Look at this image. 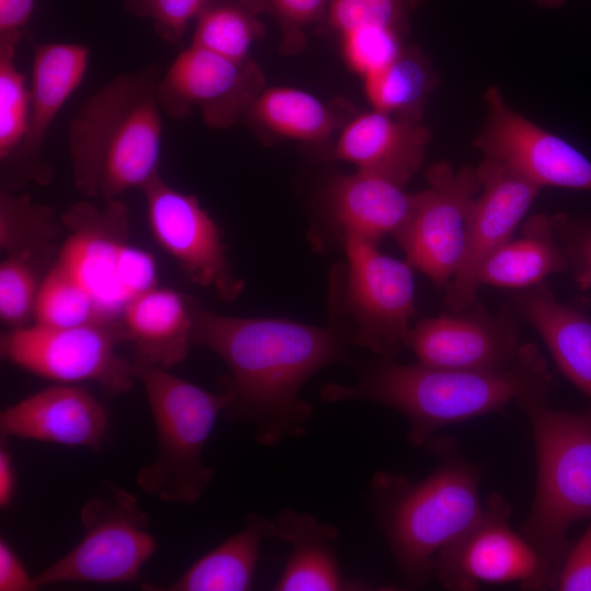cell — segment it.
Instances as JSON below:
<instances>
[{
	"label": "cell",
	"instance_id": "6da1fadb",
	"mask_svg": "<svg viewBox=\"0 0 591 591\" xmlns=\"http://www.w3.org/2000/svg\"><path fill=\"white\" fill-rule=\"evenodd\" d=\"M192 341L219 356L230 371V419L251 427L258 443L303 438L313 408L299 396L321 369L351 361L347 331L283 318L213 313L190 299Z\"/></svg>",
	"mask_w": 591,
	"mask_h": 591
},
{
	"label": "cell",
	"instance_id": "7a4b0ae2",
	"mask_svg": "<svg viewBox=\"0 0 591 591\" xmlns=\"http://www.w3.org/2000/svg\"><path fill=\"white\" fill-rule=\"evenodd\" d=\"M548 363L533 343L522 345L517 360L493 371L443 369L379 357L349 385L321 389L327 403L361 401L386 406L408 422L407 440L425 445L438 430L498 412L523 397L547 398L554 386Z\"/></svg>",
	"mask_w": 591,
	"mask_h": 591
},
{
	"label": "cell",
	"instance_id": "3957f363",
	"mask_svg": "<svg viewBox=\"0 0 591 591\" xmlns=\"http://www.w3.org/2000/svg\"><path fill=\"white\" fill-rule=\"evenodd\" d=\"M155 66L124 72L100 86L67 130L73 184L88 198L111 200L159 173L163 120Z\"/></svg>",
	"mask_w": 591,
	"mask_h": 591
},
{
	"label": "cell",
	"instance_id": "277c9868",
	"mask_svg": "<svg viewBox=\"0 0 591 591\" xmlns=\"http://www.w3.org/2000/svg\"><path fill=\"white\" fill-rule=\"evenodd\" d=\"M425 445L437 467L424 479L381 471L369 484V503L404 582L424 587L432 577L438 553L480 515L482 470L467 461L451 439L432 437Z\"/></svg>",
	"mask_w": 591,
	"mask_h": 591
},
{
	"label": "cell",
	"instance_id": "5b68a950",
	"mask_svg": "<svg viewBox=\"0 0 591 591\" xmlns=\"http://www.w3.org/2000/svg\"><path fill=\"white\" fill-rule=\"evenodd\" d=\"M536 455V487L520 534L538 556L542 590H555L569 548L568 529L591 518V403L581 412L552 408L545 399L523 397Z\"/></svg>",
	"mask_w": 591,
	"mask_h": 591
},
{
	"label": "cell",
	"instance_id": "8992f818",
	"mask_svg": "<svg viewBox=\"0 0 591 591\" xmlns=\"http://www.w3.org/2000/svg\"><path fill=\"white\" fill-rule=\"evenodd\" d=\"M134 372L143 384L157 431L155 459L138 471L136 484L165 502L196 503L215 477L202 452L231 396L138 361Z\"/></svg>",
	"mask_w": 591,
	"mask_h": 591
},
{
	"label": "cell",
	"instance_id": "52a82bcc",
	"mask_svg": "<svg viewBox=\"0 0 591 591\" xmlns=\"http://www.w3.org/2000/svg\"><path fill=\"white\" fill-rule=\"evenodd\" d=\"M80 520L82 538L34 576L38 588L59 582H131L158 548L150 518L136 497L111 483L85 502Z\"/></svg>",
	"mask_w": 591,
	"mask_h": 591
},
{
	"label": "cell",
	"instance_id": "ba28073f",
	"mask_svg": "<svg viewBox=\"0 0 591 591\" xmlns=\"http://www.w3.org/2000/svg\"><path fill=\"white\" fill-rule=\"evenodd\" d=\"M124 340L120 327L88 324L54 327L32 324L1 335V356L35 375L62 384L93 382L108 395L127 393L134 383V362L116 351Z\"/></svg>",
	"mask_w": 591,
	"mask_h": 591
},
{
	"label": "cell",
	"instance_id": "9c48e42d",
	"mask_svg": "<svg viewBox=\"0 0 591 591\" xmlns=\"http://www.w3.org/2000/svg\"><path fill=\"white\" fill-rule=\"evenodd\" d=\"M413 211L393 235L406 262L438 288L451 283L465 254L468 219L480 190L476 166L454 169L441 161L426 171Z\"/></svg>",
	"mask_w": 591,
	"mask_h": 591
},
{
	"label": "cell",
	"instance_id": "30bf717a",
	"mask_svg": "<svg viewBox=\"0 0 591 591\" xmlns=\"http://www.w3.org/2000/svg\"><path fill=\"white\" fill-rule=\"evenodd\" d=\"M347 257L344 305L352 345L396 357L416 314L413 267L357 236H343Z\"/></svg>",
	"mask_w": 591,
	"mask_h": 591
},
{
	"label": "cell",
	"instance_id": "8fae6325",
	"mask_svg": "<svg viewBox=\"0 0 591 591\" xmlns=\"http://www.w3.org/2000/svg\"><path fill=\"white\" fill-rule=\"evenodd\" d=\"M511 507L493 495L478 519L443 547L434 560L433 577L454 591H472L482 584L519 582L542 590L537 554L510 525Z\"/></svg>",
	"mask_w": 591,
	"mask_h": 591
},
{
	"label": "cell",
	"instance_id": "7c38bea8",
	"mask_svg": "<svg viewBox=\"0 0 591 591\" xmlns=\"http://www.w3.org/2000/svg\"><path fill=\"white\" fill-rule=\"evenodd\" d=\"M263 90V73L251 58L234 60L189 44L160 77L157 93L169 117L198 111L209 128L225 129L246 116Z\"/></svg>",
	"mask_w": 591,
	"mask_h": 591
},
{
	"label": "cell",
	"instance_id": "4fadbf2b",
	"mask_svg": "<svg viewBox=\"0 0 591 591\" xmlns=\"http://www.w3.org/2000/svg\"><path fill=\"white\" fill-rule=\"evenodd\" d=\"M140 190L158 245L194 283L212 288L223 301L236 299L244 282L233 274L221 231L198 198L174 188L159 173Z\"/></svg>",
	"mask_w": 591,
	"mask_h": 591
},
{
	"label": "cell",
	"instance_id": "5bb4252c",
	"mask_svg": "<svg viewBox=\"0 0 591 591\" xmlns=\"http://www.w3.org/2000/svg\"><path fill=\"white\" fill-rule=\"evenodd\" d=\"M61 221L68 235L56 260L88 291L104 322L120 327L132 300L123 281V260L131 245L127 206L118 198L103 207L84 200L72 205Z\"/></svg>",
	"mask_w": 591,
	"mask_h": 591
},
{
	"label": "cell",
	"instance_id": "9a60e30c",
	"mask_svg": "<svg viewBox=\"0 0 591 591\" xmlns=\"http://www.w3.org/2000/svg\"><path fill=\"white\" fill-rule=\"evenodd\" d=\"M486 119L474 141L484 158L499 161L540 187L591 192V160L561 137L513 109L497 86L484 96Z\"/></svg>",
	"mask_w": 591,
	"mask_h": 591
},
{
	"label": "cell",
	"instance_id": "2e32d148",
	"mask_svg": "<svg viewBox=\"0 0 591 591\" xmlns=\"http://www.w3.org/2000/svg\"><path fill=\"white\" fill-rule=\"evenodd\" d=\"M519 315L510 303L496 314L477 302L412 325L404 347L425 366L493 371L511 366L520 355Z\"/></svg>",
	"mask_w": 591,
	"mask_h": 591
},
{
	"label": "cell",
	"instance_id": "e0dca14e",
	"mask_svg": "<svg viewBox=\"0 0 591 591\" xmlns=\"http://www.w3.org/2000/svg\"><path fill=\"white\" fill-rule=\"evenodd\" d=\"M480 190L468 219L463 260L445 291V308L450 312L466 309L477 302L476 277L484 260L513 237L542 187L506 164L484 158L476 165Z\"/></svg>",
	"mask_w": 591,
	"mask_h": 591
},
{
	"label": "cell",
	"instance_id": "ac0fdd59",
	"mask_svg": "<svg viewBox=\"0 0 591 591\" xmlns=\"http://www.w3.org/2000/svg\"><path fill=\"white\" fill-rule=\"evenodd\" d=\"M90 49L78 43L51 42L34 47L30 83L31 101L23 139L4 165L11 190L26 182L46 185L53 170L43 147L56 116L84 79Z\"/></svg>",
	"mask_w": 591,
	"mask_h": 591
},
{
	"label": "cell",
	"instance_id": "d6986e66",
	"mask_svg": "<svg viewBox=\"0 0 591 591\" xmlns=\"http://www.w3.org/2000/svg\"><path fill=\"white\" fill-rule=\"evenodd\" d=\"M107 427L105 407L78 384L46 387L0 414L3 437L86 448L96 453L102 451Z\"/></svg>",
	"mask_w": 591,
	"mask_h": 591
},
{
	"label": "cell",
	"instance_id": "ffe728a7",
	"mask_svg": "<svg viewBox=\"0 0 591 591\" xmlns=\"http://www.w3.org/2000/svg\"><path fill=\"white\" fill-rule=\"evenodd\" d=\"M431 139L420 119L372 109L350 120L341 130L328 160H340L384 176L402 186L420 170Z\"/></svg>",
	"mask_w": 591,
	"mask_h": 591
},
{
	"label": "cell",
	"instance_id": "44dd1931",
	"mask_svg": "<svg viewBox=\"0 0 591 591\" xmlns=\"http://www.w3.org/2000/svg\"><path fill=\"white\" fill-rule=\"evenodd\" d=\"M508 294L509 303L540 335L558 370L591 403V315L586 303L558 300L545 281Z\"/></svg>",
	"mask_w": 591,
	"mask_h": 591
},
{
	"label": "cell",
	"instance_id": "7402d4cb",
	"mask_svg": "<svg viewBox=\"0 0 591 591\" xmlns=\"http://www.w3.org/2000/svg\"><path fill=\"white\" fill-rule=\"evenodd\" d=\"M375 173L357 170L332 178L325 205L343 236L351 235L378 245L394 235L409 218L416 193Z\"/></svg>",
	"mask_w": 591,
	"mask_h": 591
},
{
	"label": "cell",
	"instance_id": "603a6c76",
	"mask_svg": "<svg viewBox=\"0 0 591 591\" xmlns=\"http://www.w3.org/2000/svg\"><path fill=\"white\" fill-rule=\"evenodd\" d=\"M276 537L290 546V555L275 591H358L374 586L343 575L337 555L339 530L308 512L282 509L274 519Z\"/></svg>",
	"mask_w": 591,
	"mask_h": 591
},
{
	"label": "cell",
	"instance_id": "cb8c5ba5",
	"mask_svg": "<svg viewBox=\"0 0 591 591\" xmlns=\"http://www.w3.org/2000/svg\"><path fill=\"white\" fill-rule=\"evenodd\" d=\"M190 299L154 287L128 303L120 318L124 340L138 362L170 369L186 359L192 341Z\"/></svg>",
	"mask_w": 591,
	"mask_h": 591
},
{
	"label": "cell",
	"instance_id": "d4e9b609",
	"mask_svg": "<svg viewBox=\"0 0 591 591\" xmlns=\"http://www.w3.org/2000/svg\"><path fill=\"white\" fill-rule=\"evenodd\" d=\"M276 534L274 520L248 513L240 531L196 560L178 579L165 587H142L152 591L252 590L260 547Z\"/></svg>",
	"mask_w": 591,
	"mask_h": 591
},
{
	"label": "cell",
	"instance_id": "484cf974",
	"mask_svg": "<svg viewBox=\"0 0 591 591\" xmlns=\"http://www.w3.org/2000/svg\"><path fill=\"white\" fill-rule=\"evenodd\" d=\"M568 265L557 241L551 216L535 213L525 219L520 236L510 239L482 264L476 282L508 291L540 285Z\"/></svg>",
	"mask_w": 591,
	"mask_h": 591
},
{
	"label": "cell",
	"instance_id": "4316f807",
	"mask_svg": "<svg viewBox=\"0 0 591 591\" xmlns=\"http://www.w3.org/2000/svg\"><path fill=\"white\" fill-rule=\"evenodd\" d=\"M245 118L254 127L277 136L306 142H321L340 125V115L316 96L298 89H264Z\"/></svg>",
	"mask_w": 591,
	"mask_h": 591
},
{
	"label": "cell",
	"instance_id": "83f0119b",
	"mask_svg": "<svg viewBox=\"0 0 591 591\" xmlns=\"http://www.w3.org/2000/svg\"><path fill=\"white\" fill-rule=\"evenodd\" d=\"M436 83L428 60L414 48H404L386 68L363 78L364 93L373 109L412 119H421Z\"/></svg>",
	"mask_w": 591,
	"mask_h": 591
},
{
	"label": "cell",
	"instance_id": "f1b7e54d",
	"mask_svg": "<svg viewBox=\"0 0 591 591\" xmlns=\"http://www.w3.org/2000/svg\"><path fill=\"white\" fill-rule=\"evenodd\" d=\"M252 0H206L196 18L190 45L234 59L250 51L265 28Z\"/></svg>",
	"mask_w": 591,
	"mask_h": 591
},
{
	"label": "cell",
	"instance_id": "f546056e",
	"mask_svg": "<svg viewBox=\"0 0 591 591\" xmlns=\"http://www.w3.org/2000/svg\"><path fill=\"white\" fill-rule=\"evenodd\" d=\"M62 221L55 210L34 201L27 195L9 189L0 193V247L7 254L40 257L50 253Z\"/></svg>",
	"mask_w": 591,
	"mask_h": 591
},
{
	"label": "cell",
	"instance_id": "4dcf8cb0",
	"mask_svg": "<svg viewBox=\"0 0 591 591\" xmlns=\"http://www.w3.org/2000/svg\"><path fill=\"white\" fill-rule=\"evenodd\" d=\"M33 317L54 327L106 324L88 291L57 260L42 278Z\"/></svg>",
	"mask_w": 591,
	"mask_h": 591
},
{
	"label": "cell",
	"instance_id": "1f68e13d",
	"mask_svg": "<svg viewBox=\"0 0 591 591\" xmlns=\"http://www.w3.org/2000/svg\"><path fill=\"white\" fill-rule=\"evenodd\" d=\"M22 36H0V161L5 163L18 150L26 130L31 92L26 77L16 65Z\"/></svg>",
	"mask_w": 591,
	"mask_h": 591
},
{
	"label": "cell",
	"instance_id": "d6a6232c",
	"mask_svg": "<svg viewBox=\"0 0 591 591\" xmlns=\"http://www.w3.org/2000/svg\"><path fill=\"white\" fill-rule=\"evenodd\" d=\"M38 257L27 254H7L0 265V318L11 329L27 326L42 279Z\"/></svg>",
	"mask_w": 591,
	"mask_h": 591
},
{
	"label": "cell",
	"instance_id": "836d02e7",
	"mask_svg": "<svg viewBox=\"0 0 591 591\" xmlns=\"http://www.w3.org/2000/svg\"><path fill=\"white\" fill-rule=\"evenodd\" d=\"M340 35L347 65L362 78L386 68L404 49L401 32L392 27L363 25Z\"/></svg>",
	"mask_w": 591,
	"mask_h": 591
},
{
	"label": "cell",
	"instance_id": "e575fe53",
	"mask_svg": "<svg viewBox=\"0 0 591 591\" xmlns=\"http://www.w3.org/2000/svg\"><path fill=\"white\" fill-rule=\"evenodd\" d=\"M421 0H331L326 22L343 34L363 25L404 30Z\"/></svg>",
	"mask_w": 591,
	"mask_h": 591
},
{
	"label": "cell",
	"instance_id": "d590c367",
	"mask_svg": "<svg viewBox=\"0 0 591 591\" xmlns=\"http://www.w3.org/2000/svg\"><path fill=\"white\" fill-rule=\"evenodd\" d=\"M259 12L271 15L281 32V50L296 54L305 42V30L325 20L331 0H253Z\"/></svg>",
	"mask_w": 591,
	"mask_h": 591
},
{
	"label": "cell",
	"instance_id": "8d00e7d4",
	"mask_svg": "<svg viewBox=\"0 0 591 591\" xmlns=\"http://www.w3.org/2000/svg\"><path fill=\"white\" fill-rule=\"evenodd\" d=\"M557 241L563 250L576 287L591 289V212L571 216L558 212L551 216Z\"/></svg>",
	"mask_w": 591,
	"mask_h": 591
},
{
	"label": "cell",
	"instance_id": "74e56055",
	"mask_svg": "<svg viewBox=\"0 0 591 591\" xmlns=\"http://www.w3.org/2000/svg\"><path fill=\"white\" fill-rule=\"evenodd\" d=\"M206 0H124L125 10L137 18L152 22L158 36L177 44L189 22L196 20Z\"/></svg>",
	"mask_w": 591,
	"mask_h": 591
},
{
	"label": "cell",
	"instance_id": "f35d334b",
	"mask_svg": "<svg viewBox=\"0 0 591 591\" xmlns=\"http://www.w3.org/2000/svg\"><path fill=\"white\" fill-rule=\"evenodd\" d=\"M555 590L591 591V518L579 540L569 546L557 576Z\"/></svg>",
	"mask_w": 591,
	"mask_h": 591
},
{
	"label": "cell",
	"instance_id": "ab89813d",
	"mask_svg": "<svg viewBox=\"0 0 591 591\" xmlns=\"http://www.w3.org/2000/svg\"><path fill=\"white\" fill-rule=\"evenodd\" d=\"M39 589L23 561L5 538L0 540V591Z\"/></svg>",
	"mask_w": 591,
	"mask_h": 591
},
{
	"label": "cell",
	"instance_id": "60d3db41",
	"mask_svg": "<svg viewBox=\"0 0 591 591\" xmlns=\"http://www.w3.org/2000/svg\"><path fill=\"white\" fill-rule=\"evenodd\" d=\"M34 0H0V36L23 35Z\"/></svg>",
	"mask_w": 591,
	"mask_h": 591
},
{
	"label": "cell",
	"instance_id": "b9f144b4",
	"mask_svg": "<svg viewBox=\"0 0 591 591\" xmlns=\"http://www.w3.org/2000/svg\"><path fill=\"white\" fill-rule=\"evenodd\" d=\"M16 490V472L11 453L1 445L0 448V508L11 506Z\"/></svg>",
	"mask_w": 591,
	"mask_h": 591
},
{
	"label": "cell",
	"instance_id": "7bdbcfd3",
	"mask_svg": "<svg viewBox=\"0 0 591 591\" xmlns=\"http://www.w3.org/2000/svg\"><path fill=\"white\" fill-rule=\"evenodd\" d=\"M535 3L544 9H555L564 4L565 0H534Z\"/></svg>",
	"mask_w": 591,
	"mask_h": 591
}]
</instances>
